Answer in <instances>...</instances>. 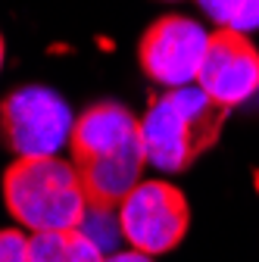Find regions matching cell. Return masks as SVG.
Instances as JSON below:
<instances>
[{"mask_svg": "<svg viewBox=\"0 0 259 262\" xmlns=\"http://www.w3.org/2000/svg\"><path fill=\"white\" fill-rule=\"evenodd\" d=\"M253 184H256V190H259V172H253Z\"/></svg>", "mask_w": 259, "mask_h": 262, "instance_id": "13", "label": "cell"}, {"mask_svg": "<svg viewBox=\"0 0 259 262\" xmlns=\"http://www.w3.org/2000/svg\"><path fill=\"white\" fill-rule=\"evenodd\" d=\"M4 206L31 234L81 228L88 219L78 169L59 156H16L4 172Z\"/></svg>", "mask_w": 259, "mask_h": 262, "instance_id": "2", "label": "cell"}, {"mask_svg": "<svg viewBox=\"0 0 259 262\" xmlns=\"http://www.w3.org/2000/svg\"><path fill=\"white\" fill-rule=\"evenodd\" d=\"M122 241L150 256L175 250L190 225L187 196L169 181H141L119 206Z\"/></svg>", "mask_w": 259, "mask_h": 262, "instance_id": "4", "label": "cell"}, {"mask_svg": "<svg viewBox=\"0 0 259 262\" xmlns=\"http://www.w3.org/2000/svg\"><path fill=\"white\" fill-rule=\"evenodd\" d=\"M28 234L19 228L0 231V262H28Z\"/></svg>", "mask_w": 259, "mask_h": 262, "instance_id": "10", "label": "cell"}, {"mask_svg": "<svg viewBox=\"0 0 259 262\" xmlns=\"http://www.w3.org/2000/svg\"><path fill=\"white\" fill-rule=\"evenodd\" d=\"M28 262H106V256L84 228H59L31 234Z\"/></svg>", "mask_w": 259, "mask_h": 262, "instance_id": "8", "label": "cell"}, {"mask_svg": "<svg viewBox=\"0 0 259 262\" xmlns=\"http://www.w3.org/2000/svg\"><path fill=\"white\" fill-rule=\"evenodd\" d=\"M197 84L222 106H241L259 91V50L234 28H215L200 66Z\"/></svg>", "mask_w": 259, "mask_h": 262, "instance_id": "6", "label": "cell"}, {"mask_svg": "<svg viewBox=\"0 0 259 262\" xmlns=\"http://www.w3.org/2000/svg\"><path fill=\"white\" fill-rule=\"evenodd\" d=\"M209 35L197 19L166 13L159 16L138 44L141 69L153 84L163 88H184L197 84L200 66L209 47Z\"/></svg>", "mask_w": 259, "mask_h": 262, "instance_id": "5", "label": "cell"}, {"mask_svg": "<svg viewBox=\"0 0 259 262\" xmlns=\"http://www.w3.org/2000/svg\"><path fill=\"white\" fill-rule=\"evenodd\" d=\"M106 262H153V256L150 253H144V250H122V253H113V256H106Z\"/></svg>", "mask_w": 259, "mask_h": 262, "instance_id": "11", "label": "cell"}, {"mask_svg": "<svg viewBox=\"0 0 259 262\" xmlns=\"http://www.w3.org/2000/svg\"><path fill=\"white\" fill-rule=\"evenodd\" d=\"M231 110L200 88L184 84L169 88L150 100L141 116V135L147 162L159 172H184L197 162L206 150L215 147Z\"/></svg>", "mask_w": 259, "mask_h": 262, "instance_id": "1", "label": "cell"}, {"mask_svg": "<svg viewBox=\"0 0 259 262\" xmlns=\"http://www.w3.org/2000/svg\"><path fill=\"white\" fill-rule=\"evenodd\" d=\"M197 7L219 28H234L244 35L259 28V0H197Z\"/></svg>", "mask_w": 259, "mask_h": 262, "instance_id": "9", "label": "cell"}, {"mask_svg": "<svg viewBox=\"0 0 259 262\" xmlns=\"http://www.w3.org/2000/svg\"><path fill=\"white\" fill-rule=\"evenodd\" d=\"M135 144H144L141 119L116 100H97L88 110H81V116H75L69 153L72 162H84L97 156L122 153Z\"/></svg>", "mask_w": 259, "mask_h": 262, "instance_id": "7", "label": "cell"}, {"mask_svg": "<svg viewBox=\"0 0 259 262\" xmlns=\"http://www.w3.org/2000/svg\"><path fill=\"white\" fill-rule=\"evenodd\" d=\"M72 128L75 113L53 88L22 84L0 100V141L16 156H59Z\"/></svg>", "mask_w": 259, "mask_h": 262, "instance_id": "3", "label": "cell"}, {"mask_svg": "<svg viewBox=\"0 0 259 262\" xmlns=\"http://www.w3.org/2000/svg\"><path fill=\"white\" fill-rule=\"evenodd\" d=\"M4 56H7V47H4V35H0V69H4Z\"/></svg>", "mask_w": 259, "mask_h": 262, "instance_id": "12", "label": "cell"}]
</instances>
